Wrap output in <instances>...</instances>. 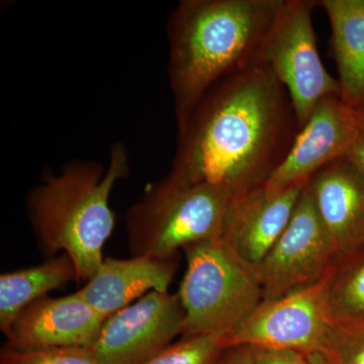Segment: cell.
<instances>
[{"label": "cell", "instance_id": "1", "mask_svg": "<svg viewBox=\"0 0 364 364\" xmlns=\"http://www.w3.org/2000/svg\"><path fill=\"white\" fill-rule=\"evenodd\" d=\"M176 121V154L165 178L237 198L267 183L299 131L287 88L264 65L218 81Z\"/></svg>", "mask_w": 364, "mask_h": 364}, {"label": "cell", "instance_id": "2", "mask_svg": "<svg viewBox=\"0 0 364 364\" xmlns=\"http://www.w3.org/2000/svg\"><path fill=\"white\" fill-rule=\"evenodd\" d=\"M282 0H182L170 16L168 76L181 116L218 81L255 65Z\"/></svg>", "mask_w": 364, "mask_h": 364}, {"label": "cell", "instance_id": "3", "mask_svg": "<svg viewBox=\"0 0 364 364\" xmlns=\"http://www.w3.org/2000/svg\"><path fill=\"white\" fill-rule=\"evenodd\" d=\"M128 173V151L117 143L107 168L97 161L72 162L59 173L46 174L28 196V217L41 245L71 258L76 282H87L105 259L114 227L112 191Z\"/></svg>", "mask_w": 364, "mask_h": 364}, {"label": "cell", "instance_id": "4", "mask_svg": "<svg viewBox=\"0 0 364 364\" xmlns=\"http://www.w3.org/2000/svg\"><path fill=\"white\" fill-rule=\"evenodd\" d=\"M237 196L208 184L163 178L124 217L132 256L176 258L179 250L222 238Z\"/></svg>", "mask_w": 364, "mask_h": 364}, {"label": "cell", "instance_id": "5", "mask_svg": "<svg viewBox=\"0 0 364 364\" xmlns=\"http://www.w3.org/2000/svg\"><path fill=\"white\" fill-rule=\"evenodd\" d=\"M183 251L186 270L177 293L184 311L182 336L224 338L263 301L257 269L222 238Z\"/></svg>", "mask_w": 364, "mask_h": 364}, {"label": "cell", "instance_id": "6", "mask_svg": "<svg viewBox=\"0 0 364 364\" xmlns=\"http://www.w3.org/2000/svg\"><path fill=\"white\" fill-rule=\"evenodd\" d=\"M317 1L282 0L255 65L267 66L284 85L298 117L305 126L323 98L339 95L337 79L326 70L320 58L312 14Z\"/></svg>", "mask_w": 364, "mask_h": 364}, {"label": "cell", "instance_id": "7", "mask_svg": "<svg viewBox=\"0 0 364 364\" xmlns=\"http://www.w3.org/2000/svg\"><path fill=\"white\" fill-rule=\"evenodd\" d=\"M338 257L306 183L293 217L264 258L256 265L263 301H273L318 284Z\"/></svg>", "mask_w": 364, "mask_h": 364}, {"label": "cell", "instance_id": "8", "mask_svg": "<svg viewBox=\"0 0 364 364\" xmlns=\"http://www.w3.org/2000/svg\"><path fill=\"white\" fill-rule=\"evenodd\" d=\"M332 325L322 279L282 298L263 301L223 338V346L244 345L324 354Z\"/></svg>", "mask_w": 364, "mask_h": 364}, {"label": "cell", "instance_id": "9", "mask_svg": "<svg viewBox=\"0 0 364 364\" xmlns=\"http://www.w3.org/2000/svg\"><path fill=\"white\" fill-rule=\"evenodd\" d=\"M183 323L178 294L150 291L105 318L86 349L100 364H145L182 336Z\"/></svg>", "mask_w": 364, "mask_h": 364}, {"label": "cell", "instance_id": "10", "mask_svg": "<svg viewBox=\"0 0 364 364\" xmlns=\"http://www.w3.org/2000/svg\"><path fill=\"white\" fill-rule=\"evenodd\" d=\"M356 131L358 112L345 105L339 95L323 98L265 188L280 191L304 186L318 170L346 155Z\"/></svg>", "mask_w": 364, "mask_h": 364}, {"label": "cell", "instance_id": "11", "mask_svg": "<svg viewBox=\"0 0 364 364\" xmlns=\"http://www.w3.org/2000/svg\"><path fill=\"white\" fill-rule=\"evenodd\" d=\"M105 317L80 294L45 298L23 309L6 333V347L28 349L88 347Z\"/></svg>", "mask_w": 364, "mask_h": 364}, {"label": "cell", "instance_id": "12", "mask_svg": "<svg viewBox=\"0 0 364 364\" xmlns=\"http://www.w3.org/2000/svg\"><path fill=\"white\" fill-rule=\"evenodd\" d=\"M306 186L338 256L364 247L363 172L341 157L316 172Z\"/></svg>", "mask_w": 364, "mask_h": 364}, {"label": "cell", "instance_id": "13", "mask_svg": "<svg viewBox=\"0 0 364 364\" xmlns=\"http://www.w3.org/2000/svg\"><path fill=\"white\" fill-rule=\"evenodd\" d=\"M304 186L280 191L262 186L238 196L230 213L223 240L256 267L286 230Z\"/></svg>", "mask_w": 364, "mask_h": 364}, {"label": "cell", "instance_id": "14", "mask_svg": "<svg viewBox=\"0 0 364 364\" xmlns=\"http://www.w3.org/2000/svg\"><path fill=\"white\" fill-rule=\"evenodd\" d=\"M178 261L132 256L128 259L105 258L85 286L78 289L98 313L107 318L132 305L150 291H168Z\"/></svg>", "mask_w": 364, "mask_h": 364}, {"label": "cell", "instance_id": "15", "mask_svg": "<svg viewBox=\"0 0 364 364\" xmlns=\"http://www.w3.org/2000/svg\"><path fill=\"white\" fill-rule=\"evenodd\" d=\"M317 6L331 26L340 98L353 111L364 112V6L360 0H322Z\"/></svg>", "mask_w": 364, "mask_h": 364}, {"label": "cell", "instance_id": "16", "mask_svg": "<svg viewBox=\"0 0 364 364\" xmlns=\"http://www.w3.org/2000/svg\"><path fill=\"white\" fill-rule=\"evenodd\" d=\"M76 280L73 261L67 254L37 267L0 275V329L6 334L18 314L50 291Z\"/></svg>", "mask_w": 364, "mask_h": 364}, {"label": "cell", "instance_id": "17", "mask_svg": "<svg viewBox=\"0 0 364 364\" xmlns=\"http://www.w3.org/2000/svg\"><path fill=\"white\" fill-rule=\"evenodd\" d=\"M332 324H364V247L339 255L324 279Z\"/></svg>", "mask_w": 364, "mask_h": 364}, {"label": "cell", "instance_id": "18", "mask_svg": "<svg viewBox=\"0 0 364 364\" xmlns=\"http://www.w3.org/2000/svg\"><path fill=\"white\" fill-rule=\"evenodd\" d=\"M223 349L220 335H186L145 364H214Z\"/></svg>", "mask_w": 364, "mask_h": 364}, {"label": "cell", "instance_id": "19", "mask_svg": "<svg viewBox=\"0 0 364 364\" xmlns=\"http://www.w3.org/2000/svg\"><path fill=\"white\" fill-rule=\"evenodd\" d=\"M0 364H100L85 347L18 349L4 347L0 351Z\"/></svg>", "mask_w": 364, "mask_h": 364}, {"label": "cell", "instance_id": "20", "mask_svg": "<svg viewBox=\"0 0 364 364\" xmlns=\"http://www.w3.org/2000/svg\"><path fill=\"white\" fill-rule=\"evenodd\" d=\"M324 354L332 364H364V324H333Z\"/></svg>", "mask_w": 364, "mask_h": 364}, {"label": "cell", "instance_id": "21", "mask_svg": "<svg viewBox=\"0 0 364 364\" xmlns=\"http://www.w3.org/2000/svg\"><path fill=\"white\" fill-rule=\"evenodd\" d=\"M256 364H314L311 354L291 349L251 347Z\"/></svg>", "mask_w": 364, "mask_h": 364}, {"label": "cell", "instance_id": "22", "mask_svg": "<svg viewBox=\"0 0 364 364\" xmlns=\"http://www.w3.org/2000/svg\"><path fill=\"white\" fill-rule=\"evenodd\" d=\"M214 364H256L250 346L226 347L223 349Z\"/></svg>", "mask_w": 364, "mask_h": 364}, {"label": "cell", "instance_id": "23", "mask_svg": "<svg viewBox=\"0 0 364 364\" xmlns=\"http://www.w3.org/2000/svg\"><path fill=\"white\" fill-rule=\"evenodd\" d=\"M344 157L353 163L364 176V112H358V131L355 139Z\"/></svg>", "mask_w": 364, "mask_h": 364}, {"label": "cell", "instance_id": "24", "mask_svg": "<svg viewBox=\"0 0 364 364\" xmlns=\"http://www.w3.org/2000/svg\"><path fill=\"white\" fill-rule=\"evenodd\" d=\"M311 356H312L314 364H332L329 359L326 358L325 354L314 353L311 354Z\"/></svg>", "mask_w": 364, "mask_h": 364}, {"label": "cell", "instance_id": "25", "mask_svg": "<svg viewBox=\"0 0 364 364\" xmlns=\"http://www.w3.org/2000/svg\"><path fill=\"white\" fill-rule=\"evenodd\" d=\"M360 1H361V4H363L364 6V0H360Z\"/></svg>", "mask_w": 364, "mask_h": 364}]
</instances>
